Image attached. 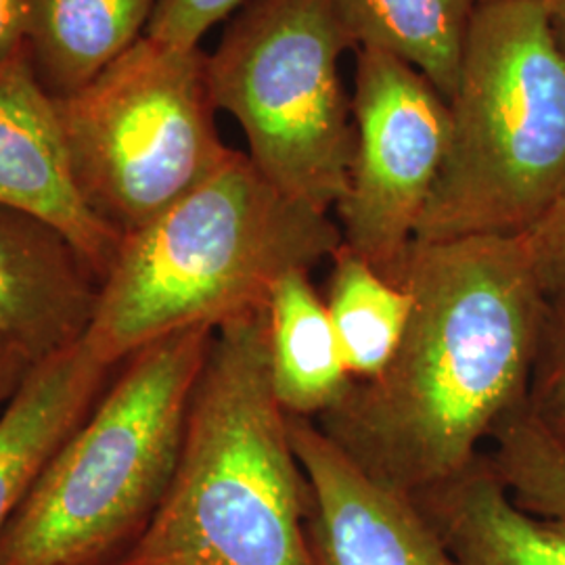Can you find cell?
I'll return each mask as SVG.
<instances>
[{"label":"cell","instance_id":"6da1fadb","mask_svg":"<svg viewBox=\"0 0 565 565\" xmlns=\"http://www.w3.org/2000/svg\"><path fill=\"white\" fill-rule=\"evenodd\" d=\"M396 285L413 300L396 354L315 422L369 476L415 497L463 473L527 403L551 310L525 235L415 239Z\"/></svg>","mask_w":565,"mask_h":565},{"label":"cell","instance_id":"7a4b0ae2","mask_svg":"<svg viewBox=\"0 0 565 565\" xmlns=\"http://www.w3.org/2000/svg\"><path fill=\"white\" fill-rule=\"evenodd\" d=\"M342 245L324 212L296 202L235 151L181 202L124 235L84 345L111 369L191 327L264 310L277 281Z\"/></svg>","mask_w":565,"mask_h":565},{"label":"cell","instance_id":"3957f363","mask_svg":"<svg viewBox=\"0 0 565 565\" xmlns=\"http://www.w3.org/2000/svg\"><path fill=\"white\" fill-rule=\"evenodd\" d=\"M308 507L264 308L216 329L162 505L114 565H310Z\"/></svg>","mask_w":565,"mask_h":565},{"label":"cell","instance_id":"277c9868","mask_svg":"<svg viewBox=\"0 0 565 565\" xmlns=\"http://www.w3.org/2000/svg\"><path fill=\"white\" fill-rule=\"evenodd\" d=\"M448 111L415 239L527 235L565 193V57L543 0L476 7Z\"/></svg>","mask_w":565,"mask_h":565},{"label":"cell","instance_id":"5b68a950","mask_svg":"<svg viewBox=\"0 0 565 565\" xmlns=\"http://www.w3.org/2000/svg\"><path fill=\"white\" fill-rule=\"evenodd\" d=\"M216 329L132 354L0 539V565H114L162 505Z\"/></svg>","mask_w":565,"mask_h":565},{"label":"cell","instance_id":"8992f818","mask_svg":"<svg viewBox=\"0 0 565 565\" xmlns=\"http://www.w3.org/2000/svg\"><path fill=\"white\" fill-rule=\"evenodd\" d=\"M345 51L359 44L340 0H247L207 55L212 99L239 121L247 158L324 214L342 202L354 156Z\"/></svg>","mask_w":565,"mask_h":565},{"label":"cell","instance_id":"52a82bcc","mask_svg":"<svg viewBox=\"0 0 565 565\" xmlns=\"http://www.w3.org/2000/svg\"><path fill=\"white\" fill-rule=\"evenodd\" d=\"M55 105L82 198L120 237L181 202L233 153L216 128L202 46L145 34Z\"/></svg>","mask_w":565,"mask_h":565},{"label":"cell","instance_id":"ba28073f","mask_svg":"<svg viewBox=\"0 0 565 565\" xmlns=\"http://www.w3.org/2000/svg\"><path fill=\"white\" fill-rule=\"evenodd\" d=\"M354 156L340 216L342 243L396 282L443 168L448 102L413 65L356 51Z\"/></svg>","mask_w":565,"mask_h":565},{"label":"cell","instance_id":"9c48e42d","mask_svg":"<svg viewBox=\"0 0 565 565\" xmlns=\"http://www.w3.org/2000/svg\"><path fill=\"white\" fill-rule=\"evenodd\" d=\"M287 417L310 488V565H455L415 497L369 476L315 419Z\"/></svg>","mask_w":565,"mask_h":565},{"label":"cell","instance_id":"30bf717a","mask_svg":"<svg viewBox=\"0 0 565 565\" xmlns=\"http://www.w3.org/2000/svg\"><path fill=\"white\" fill-rule=\"evenodd\" d=\"M0 205L57 226L103 281L121 237L84 202L57 105L36 78L25 49L0 63Z\"/></svg>","mask_w":565,"mask_h":565},{"label":"cell","instance_id":"8fae6325","mask_svg":"<svg viewBox=\"0 0 565 565\" xmlns=\"http://www.w3.org/2000/svg\"><path fill=\"white\" fill-rule=\"evenodd\" d=\"M102 277L57 226L0 205V338L34 364L84 342Z\"/></svg>","mask_w":565,"mask_h":565},{"label":"cell","instance_id":"7c38bea8","mask_svg":"<svg viewBox=\"0 0 565 565\" xmlns=\"http://www.w3.org/2000/svg\"><path fill=\"white\" fill-rule=\"evenodd\" d=\"M111 371L78 343L34 364L0 413V539L61 445L99 403Z\"/></svg>","mask_w":565,"mask_h":565},{"label":"cell","instance_id":"4fadbf2b","mask_svg":"<svg viewBox=\"0 0 565 565\" xmlns=\"http://www.w3.org/2000/svg\"><path fill=\"white\" fill-rule=\"evenodd\" d=\"M455 565H565V520L518 505L490 459L415 494Z\"/></svg>","mask_w":565,"mask_h":565},{"label":"cell","instance_id":"5bb4252c","mask_svg":"<svg viewBox=\"0 0 565 565\" xmlns=\"http://www.w3.org/2000/svg\"><path fill=\"white\" fill-rule=\"evenodd\" d=\"M158 0H28L25 55L53 99L78 93L147 34Z\"/></svg>","mask_w":565,"mask_h":565},{"label":"cell","instance_id":"9a60e30c","mask_svg":"<svg viewBox=\"0 0 565 565\" xmlns=\"http://www.w3.org/2000/svg\"><path fill=\"white\" fill-rule=\"evenodd\" d=\"M268 364L277 401L287 415L317 419L342 401L352 384L329 310L308 270H291L266 302Z\"/></svg>","mask_w":565,"mask_h":565},{"label":"cell","instance_id":"2e32d148","mask_svg":"<svg viewBox=\"0 0 565 565\" xmlns=\"http://www.w3.org/2000/svg\"><path fill=\"white\" fill-rule=\"evenodd\" d=\"M361 46L419 70L446 102L452 97L476 0H340Z\"/></svg>","mask_w":565,"mask_h":565},{"label":"cell","instance_id":"e0dca14e","mask_svg":"<svg viewBox=\"0 0 565 565\" xmlns=\"http://www.w3.org/2000/svg\"><path fill=\"white\" fill-rule=\"evenodd\" d=\"M324 303L350 377L375 380L401 345L413 308L411 294L342 243L331 256Z\"/></svg>","mask_w":565,"mask_h":565},{"label":"cell","instance_id":"ac0fdd59","mask_svg":"<svg viewBox=\"0 0 565 565\" xmlns=\"http://www.w3.org/2000/svg\"><path fill=\"white\" fill-rule=\"evenodd\" d=\"M488 457L518 505L565 520V446L541 424L527 403L492 431Z\"/></svg>","mask_w":565,"mask_h":565},{"label":"cell","instance_id":"d6986e66","mask_svg":"<svg viewBox=\"0 0 565 565\" xmlns=\"http://www.w3.org/2000/svg\"><path fill=\"white\" fill-rule=\"evenodd\" d=\"M527 408L565 446V317L551 315L548 319Z\"/></svg>","mask_w":565,"mask_h":565},{"label":"cell","instance_id":"ffe728a7","mask_svg":"<svg viewBox=\"0 0 565 565\" xmlns=\"http://www.w3.org/2000/svg\"><path fill=\"white\" fill-rule=\"evenodd\" d=\"M247 0H158L147 36L174 46H200L203 36Z\"/></svg>","mask_w":565,"mask_h":565},{"label":"cell","instance_id":"44dd1931","mask_svg":"<svg viewBox=\"0 0 565 565\" xmlns=\"http://www.w3.org/2000/svg\"><path fill=\"white\" fill-rule=\"evenodd\" d=\"M525 242L551 315L565 317V193Z\"/></svg>","mask_w":565,"mask_h":565},{"label":"cell","instance_id":"7402d4cb","mask_svg":"<svg viewBox=\"0 0 565 565\" xmlns=\"http://www.w3.org/2000/svg\"><path fill=\"white\" fill-rule=\"evenodd\" d=\"M28 0H0V63L25 49Z\"/></svg>","mask_w":565,"mask_h":565},{"label":"cell","instance_id":"603a6c76","mask_svg":"<svg viewBox=\"0 0 565 565\" xmlns=\"http://www.w3.org/2000/svg\"><path fill=\"white\" fill-rule=\"evenodd\" d=\"M32 366L34 361L28 354H23L18 345L0 338V413L18 394Z\"/></svg>","mask_w":565,"mask_h":565},{"label":"cell","instance_id":"cb8c5ba5","mask_svg":"<svg viewBox=\"0 0 565 565\" xmlns=\"http://www.w3.org/2000/svg\"><path fill=\"white\" fill-rule=\"evenodd\" d=\"M551 34L565 57V0H543Z\"/></svg>","mask_w":565,"mask_h":565},{"label":"cell","instance_id":"d4e9b609","mask_svg":"<svg viewBox=\"0 0 565 565\" xmlns=\"http://www.w3.org/2000/svg\"><path fill=\"white\" fill-rule=\"evenodd\" d=\"M478 4H486V2H501V0H476Z\"/></svg>","mask_w":565,"mask_h":565}]
</instances>
